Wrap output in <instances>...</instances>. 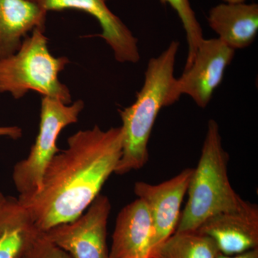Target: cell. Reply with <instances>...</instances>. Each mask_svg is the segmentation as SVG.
Wrapping results in <instances>:
<instances>
[{
	"label": "cell",
	"instance_id": "obj_1",
	"mask_svg": "<svg viewBox=\"0 0 258 258\" xmlns=\"http://www.w3.org/2000/svg\"><path fill=\"white\" fill-rule=\"evenodd\" d=\"M122 144L120 126L105 131L95 125L69 137L67 149L47 165L40 188L18 198L39 230L74 221L87 210L115 172Z\"/></svg>",
	"mask_w": 258,
	"mask_h": 258
},
{
	"label": "cell",
	"instance_id": "obj_2",
	"mask_svg": "<svg viewBox=\"0 0 258 258\" xmlns=\"http://www.w3.org/2000/svg\"><path fill=\"white\" fill-rule=\"evenodd\" d=\"M179 43L172 41L165 50L148 62L143 86L133 104L119 110L123 144L115 174L123 175L143 168L149 161L148 144L161 108L171 106L175 81L174 66Z\"/></svg>",
	"mask_w": 258,
	"mask_h": 258
},
{
	"label": "cell",
	"instance_id": "obj_3",
	"mask_svg": "<svg viewBox=\"0 0 258 258\" xmlns=\"http://www.w3.org/2000/svg\"><path fill=\"white\" fill-rule=\"evenodd\" d=\"M229 155L216 120H209L201 157L188 187V200L176 232L198 230L209 217L240 208L241 198L229 180Z\"/></svg>",
	"mask_w": 258,
	"mask_h": 258
},
{
	"label": "cell",
	"instance_id": "obj_4",
	"mask_svg": "<svg viewBox=\"0 0 258 258\" xmlns=\"http://www.w3.org/2000/svg\"><path fill=\"white\" fill-rule=\"evenodd\" d=\"M44 30L34 29L15 53L0 59V93H8L20 99L35 91L70 104L72 98L69 88L58 78L69 59L50 53Z\"/></svg>",
	"mask_w": 258,
	"mask_h": 258
},
{
	"label": "cell",
	"instance_id": "obj_5",
	"mask_svg": "<svg viewBox=\"0 0 258 258\" xmlns=\"http://www.w3.org/2000/svg\"><path fill=\"white\" fill-rule=\"evenodd\" d=\"M84 108L78 100L66 104L60 100L42 96L39 132L28 157L18 161L13 171V180L19 195L36 191L41 185L49 163L60 150L57 140L62 129L76 123Z\"/></svg>",
	"mask_w": 258,
	"mask_h": 258
},
{
	"label": "cell",
	"instance_id": "obj_6",
	"mask_svg": "<svg viewBox=\"0 0 258 258\" xmlns=\"http://www.w3.org/2000/svg\"><path fill=\"white\" fill-rule=\"evenodd\" d=\"M111 210L109 199L100 194L81 216L44 234L72 258H110L107 226Z\"/></svg>",
	"mask_w": 258,
	"mask_h": 258
},
{
	"label": "cell",
	"instance_id": "obj_7",
	"mask_svg": "<svg viewBox=\"0 0 258 258\" xmlns=\"http://www.w3.org/2000/svg\"><path fill=\"white\" fill-rule=\"evenodd\" d=\"M235 50L217 38L203 39L191 66L176 79L170 96L174 104L187 95L199 107L205 108L221 84L225 70L233 60Z\"/></svg>",
	"mask_w": 258,
	"mask_h": 258
},
{
	"label": "cell",
	"instance_id": "obj_8",
	"mask_svg": "<svg viewBox=\"0 0 258 258\" xmlns=\"http://www.w3.org/2000/svg\"><path fill=\"white\" fill-rule=\"evenodd\" d=\"M193 170L191 168L185 169L159 184L144 181L134 184V193L147 205L152 218L150 253L175 232L181 216V203L187 192Z\"/></svg>",
	"mask_w": 258,
	"mask_h": 258
},
{
	"label": "cell",
	"instance_id": "obj_9",
	"mask_svg": "<svg viewBox=\"0 0 258 258\" xmlns=\"http://www.w3.org/2000/svg\"><path fill=\"white\" fill-rule=\"evenodd\" d=\"M108 0H37L44 11L76 10L96 19L102 29L98 36L113 50L115 60L124 63H137L140 60L137 38L128 27L107 6Z\"/></svg>",
	"mask_w": 258,
	"mask_h": 258
},
{
	"label": "cell",
	"instance_id": "obj_10",
	"mask_svg": "<svg viewBox=\"0 0 258 258\" xmlns=\"http://www.w3.org/2000/svg\"><path fill=\"white\" fill-rule=\"evenodd\" d=\"M197 231L212 237L225 255L258 248V206L243 200L235 210L209 217Z\"/></svg>",
	"mask_w": 258,
	"mask_h": 258
},
{
	"label": "cell",
	"instance_id": "obj_11",
	"mask_svg": "<svg viewBox=\"0 0 258 258\" xmlns=\"http://www.w3.org/2000/svg\"><path fill=\"white\" fill-rule=\"evenodd\" d=\"M153 235L152 218L140 198L129 203L117 216L110 258H149Z\"/></svg>",
	"mask_w": 258,
	"mask_h": 258
},
{
	"label": "cell",
	"instance_id": "obj_12",
	"mask_svg": "<svg viewBox=\"0 0 258 258\" xmlns=\"http://www.w3.org/2000/svg\"><path fill=\"white\" fill-rule=\"evenodd\" d=\"M209 25L233 50L249 46L258 32V5L222 3L209 12Z\"/></svg>",
	"mask_w": 258,
	"mask_h": 258
},
{
	"label": "cell",
	"instance_id": "obj_13",
	"mask_svg": "<svg viewBox=\"0 0 258 258\" xmlns=\"http://www.w3.org/2000/svg\"><path fill=\"white\" fill-rule=\"evenodd\" d=\"M47 13L28 0H0V59L15 53L34 29H45Z\"/></svg>",
	"mask_w": 258,
	"mask_h": 258
},
{
	"label": "cell",
	"instance_id": "obj_14",
	"mask_svg": "<svg viewBox=\"0 0 258 258\" xmlns=\"http://www.w3.org/2000/svg\"><path fill=\"white\" fill-rule=\"evenodd\" d=\"M41 232L18 198L7 197L0 208V258H21Z\"/></svg>",
	"mask_w": 258,
	"mask_h": 258
},
{
	"label": "cell",
	"instance_id": "obj_15",
	"mask_svg": "<svg viewBox=\"0 0 258 258\" xmlns=\"http://www.w3.org/2000/svg\"><path fill=\"white\" fill-rule=\"evenodd\" d=\"M215 240L198 231L174 232L153 249L149 258H217Z\"/></svg>",
	"mask_w": 258,
	"mask_h": 258
},
{
	"label": "cell",
	"instance_id": "obj_16",
	"mask_svg": "<svg viewBox=\"0 0 258 258\" xmlns=\"http://www.w3.org/2000/svg\"><path fill=\"white\" fill-rule=\"evenodd\" d=\"M164 5H169L177 13L186 32L188 45L187 58L184 70L191 66L199 45L203 41V32L189 0H160Z\"/></svg>",
	"mask_w": 258,
	"mask_h": 258
},
{
	"label": "cell",
	"instance_id": "obj_17",
	"mask_svg": "<svg viewBox=\"0 0 258 258\" xmlns=\"http://www.w3.org/2000/svg\"><path fill=\"white\" fill-rule=\"evenodd\" d=\"M21 258H72L68 252L57 247L40 232Z\"/></svg>",
	"mask_w": 258,
	"mask_h": 258
},
{
	"label": "cell",
	"instance_id": "obj_18",
	"mask_svg": "<svg viewBox=\"0 0 258 258\" xmlns=\"http://www.w3.org/2000/svg\"><path fill=\"white\" fill-rule=\"evenodd\" d=\"M23 136V131L20 127L0 126V137H6L12 139H18Z\"/></svg>",
	"mask_w": 258,
	"mask_h": 258
},
{
	"label": "cell",
	"instance_id": "obj_19",
	"mask_svg": "<svg viewBox=\"0 0 258 258\" xmlns=\"http://www.w3.org/2000/svg\"><path fill=\"white\" fill-rule=\"evenodd\" d=\"M217 258H258V248L251 249L243 253L235 254V255H225L220 252Z\"/></svg>",
	"mask_w": 258,
	"mask_h": 258
},
{
	"label": "cell",
	"instance_id": "obj_20",
	"mask_svg": "<svg viewBox=\"0 0 258 258\" xmlns=\"http://www.w3.org/2000/svg\"><path fill=\"white\" fill-rule=\"evenodd\" d=\"M225 3H245L246 0H222Z\"/></svg>",
	"mask_w": 258,
	"mask_h": 258
},
{
	"label": "cell",
	"instance_id": "obj_21",
	"mask_svg": "<svg viewBox=\"0 0 258 258\" xmlns=\"http://www.w3.org/2000/svg\"><path fill=\"white\" fill-rule=\"evenodd\" d=\"M7 197H5L3 193L0 192V208H1L2 205H3V203H5V200H6Z\"/></svg>",
	"mask_w": 258,
	"mask_h": 258
},
{
	"label": "cell",
	"instance_id": "obj_22",
	"mask_svg": "<svg viewBox=\"0 0 258 258\" xmlns=\"http://www.w3.org/2000/svg\"><path fill=\"white\" fill-rule=\"evenodd\" d=\"M28 1L32 2V3H37V0H28Z\"/></svg>",
	"mask_w": 258,
	"mask_h": 258
}]
</instances>
